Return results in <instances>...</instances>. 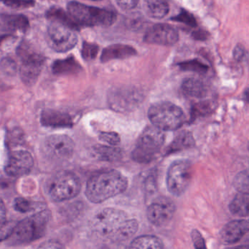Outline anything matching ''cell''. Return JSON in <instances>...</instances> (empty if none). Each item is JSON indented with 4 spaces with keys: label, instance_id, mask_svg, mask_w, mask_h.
Here are the masks:
<instances>
[{
    "label": "cell",
    "instance_id": "obj_1",
    "mask_svg": "<svg viewBox=\"0 0 249 249\" xmlns=\"http://www.w3.org/2000/svg\"><path fill=\"white\" fill-rule=\"evenodd\" d=\"M128 180L121 172L107 170L93 175L86 187V196L93 203H101L125 192Z\"/></svg>",
    "mask_w": 249,
    "mask_h": 249
},
{
    "label": "cell",
    "instance_id": "obj_2",
    "mask_svg": "<svg viewBox=\"0 0 249 249\" xmlns=\"http://www.w3.org/2000/svg\"><path fill=\"white\" fill-rule=\"evenodd\" d=\"M52 213L43 210L17 222L11 237L8 239L11 246L27 244L39 240L46 234Z\"/></svg>",
    "mask_w": 249,
    "mask_h": 249
},
{
    "label": "cell",
    "instance_id": "obj_3",
    "mask_svg": "<svg viewBox=\"0 0 249 249\" xmlns=\"http://www.w3.org/2000/svg\"><path fill=\"white\" fill-rule=\"evenodd\" d=\"M68 14L74 22L81 27H108L116 19L113 11L103 8L89 6L80 2H71L68 5Z\"/></svg>",
    "mask_w": 249,
    "mask_h": 249
},
{
    "label": "cell",
    "instance_id": "obj_4",
    "mask_svg": "<svg viewBox=\"0 0 249 249\" xmlns=\"http://www.w3.org/2000/svg\"><path fill=\"white\" fill-rule=\"evenodd\" d=\"M21 61L20 76L23 83L32 87L37 82L46 62V58L31 43L23 40L17 49Z\"/></svg>",
    "mask_w": 249,
    "mask_h": 249
},
{
    "label": "cell",
    "instance_id": "obj_5",
    "mask_svg": "<svg viewBox=\"0 0 249 249\" xmlns=\"http://www.w3.org/2000/svg\"><path fill=\"white\" fill-rule=\"evenodd\" d=\"M148 116L153 126L163 131L177 130L186 122L183 110L170 102L153 105L148 110Z\"/></svg>",
    "mask_w": 249,
    "mask_h": 249
},
{
    "label": "cell",
    "instance_id": "obj_6",
    "mask_svg": "<svg viewBox=\"0 0 249 249\" xmlns=\"http://www.w3.org/2000/svg\"><path fill=\"white\" fill-rule=\"evenodd\" d=\"M164 141V131L154 126H147L138 138L132 153V159L138 163L151 162L160 152Z\"/></svg>",
    "mask_w": 249,
    "mask_h": 249
},
{
    "label": "cell",
    "instance_id": "obj_7",
    "mask_svg": "<svg viewBox=\"0 0 249 249\" xmlns=\"http://www.w3.org/2000/svg\"><path fill=\"white\" fill-rule=\"evenodd\" d=\"M81 183L77 175L68 170L58 172L48 184L49 197L55 202L70 200L79 195Z\"/></svg>",
    "mask_w": 249,
    "mask_h": 249
},
{
    "label": "cell",
    "instance_id": "obj_8",
    "mask_svg": "<svg viewBox=\"0 0 249 249\" xmlns=\"http://www.w3.org/2000/svg\"><path fill=\"white\" fill-rule=\"evenodd\" d=\"M192 164L188 160H176L169 167L167 174V188L175 196L183 195L192 180Z\"/></svg>",
    "mask_w": 249,
    "mask_h": 249
},
{
    "label": "cell",
    "instance_id": "obj_9",
    "mask_svg": "<svg viewBox=\"0 0 249 249\" xmlns=\"http://www.w3.org/2000/svg\"><path fill=\"white\" fill-rule=\"evenodd\" d=\"M127 218V215L122 210L106 208L96 213L91 220L93 231L103 237H110L118 227Z\"/></svg>",
    "mask_w": 249,
    "mask_h": 249
},
{
    "label": "cell",
    "instance_id": "obj_10",
    "mask_svg": "<svg viewBox=\"0 0 249 249\" xmlns=\"http://www.w3.org/2000/svg\"><path fill=\"white\" fill-rule=\"evenodd\" d=\"M48 43L55 52H68L78 43L76 31L59 23L50 21L48 27Z\"/></svg>",
    "mask_w": 249,
    "mask_h": 249
},
{
    "label": "cell",
    "instance_id": "obj_11",
    "mask_svg": "<svg viewBox=\"0 0 249 249\" xmlns=\"http://www.w3.org/2000/svg\"><path fill=\"white\" fill-rule=\"evenodd\" d=\"M44 146L48 156L58 161L69 160L75 150L73 141L66 135H51L45 141Z\"/></svg>",
    "mask_w": 249,
    "mask_h": 249
},
{
    "label": "cell",
    "instance_id": "obj_12",
    "mask_svg": "<svg viewBox=\"0 0 249 249\" xmlns=\"http://www.w3.org/2000/svg\"><path fill=\"white\" fill-rule=\"evenodd\" d=\"M176 205L168 198L160 197L151 202L147 209L148 221L154 225L160 227L167 224L174 215Z\"/></svg>",
    "mask_w": 249,
    "mask_h": 249
},
{
    "label": "cell",
    "instance_id": "obj_13",
    "mask_svg": "<svg viewBox=\"0 0 249 249\" xmlns=\"http://www.w3.org/2000/svg\"><path fill=\"white\" fill-rule=\"evenodd\" d=\"M142 96L135 89H119L110 93L108 97L110 107L118 111H127L138 106Z\"/></svg>",
    "mask_w": 249,
    "mask_h": 249
},
{
    "label": "cell",
    "instance_id": "obj_14",
    "mask_svg": "<svg viewBox=\"0 0 249 249\" xmlns=\"http://www.w3.org/2000/svg\"><path fill=\"white\" fill-rule=\"evenodd\" d=\"M34 166V159L27 151H13L8 157L5 171L11 177H20L28 174Z\"/></svg>",
    "mask_w": 249,
    "mask_h": 249
},
{
    "label": "cell",
    "instance_id": "obj_15",
    "mask_svg": "<svg viewBox=\"0 0 249 249\" xmlns=\"http://www.w3.org/2000/svg\"><path fill=\"white\" fill-rule=\"evenodd\" d=\"M179 39L176 29L165 24H158L151 27L145 33L143 40L148 44L173 46Z\"/></svg>",
    "mask_w": 249,
    "mask_h": 249
},
{
    "label": "cell",
    "instance_id": "obj_16",
    "mask_svg": "<svg viewBox=\"0 0 249 249\" xmlns=\"http://www.w3.org/2000/svg\"><path fill=\"white\" fill-rule=\"evenodd\" d=\"M247 220H234L227 223L220 231L221 240L227 244H232L240 241L249 231Z\"/></svg>",
    "mask_w": 249,
    "mask_h": 249
},
{
    "label": "cell",
    "instance_id": "obj_17",
    "mask_svg": "<svg viewBox=\"0 0 249 249\" xmlns=\"http://www.w3.org/2000/svg\"><path fill=\"white\" fill-rule=\"evenodd\" d=\"M40 122L48 127L68 128L73 125V121L69 113L51 109L42 112Z\"/></svg>",
    "mask_w": 249,
    "mask_h": 249
},
{
    "label": "cell",
    "instance_id": "obj_18",
    "mask_svg": "<svg viewBox=\"0 0 249 249\" xmlns=\"http://www.w3.org/2000/svg\"><path fill=\"white\" fill-rule=\"evenodd\" d=\"M137 51L132 46L124 44H113L107 46L102 52L100 60L103 63L113 60L124 59L136 56Z\"/></svg>",
    "mask_w": 249,
    "mask_h": 249
},
{
    "label": "cell",
    "instance_id": "obj_19",
    "mask_svg": "<svg viewBox=\"0 0 249 249\" xmlns=\"http://www.w3.org/2000/svg\"><path fill=\"white\" fill-rule=\"evenodd\" d=\"M1 28L11 31H21L25 33L30 29V21L24 15L0 14Z\"/></svg>",
    "mask_w": 249,
    "mask_h": 249
},
{
    "label": "cell",
    "instance_id": "obj_20",
    "mask_svg": "<svg viewBox=\"0 0 249 249\" xmlns=\"http://www.w3.org/2000/svg\"><path fill=\"white\" fill-rule=\"evenodd\" d=\"M52 72L55 75H73L82 71L79 62L72 56L65 59H58L52 65Z\"/></svg>",
    "mask_w": 249,
    "mask_h": 249
},
{
    "label": "cell",
    "instance_id": "obj_21",
    "mask_svg": "<svg viewBox=\"0 0 249 249\" xmlns=\"http://www.w3.org/2000/svg\"><path fill=\"white\" fill-rule=\"evenodd\" d=\"M181 89L185 95L192 98H204L208 94L206 86L198 78H190L185 80Z\"/></svg>",
    "mask_w": 249,
    "mask_h": 249
},
{
    "label": "cell",
    "instance_id": "obj_22",
    "mask_svg": "<svg viewBox=\"0 0 249 249\" xmlns=\"http://www.w3.org/2000/svg\"><path fill=\"white\" fill-rule=\"evenodd\" d=\"M139 224L136 219L126 218L122 224L118 227L113 233L110 240L115 242H124L133 237L138 231Z\"/></svg>",
    "mask_w": 249,
    "mask_h": 249
},
{
    "label": "cell",
    "instance_id": "obj_23",
    "mask_svg": "<svg viewBox=\"0 0 249 249\" xmlns=\"http://www.w3.org/2000/svg\"><path fill=\"white\" fill-rule=\"evenodd\" d=\"M195 144V138L192 132L189 131H182L169 145L166 151V154H173L178 151L188 149L193 147Z\"/></svg>",
    "mask_w": 249,
    "mask_h": 249
},
{
    "label": "cell",
    "instance_id": "obj_24",
    "mask_svg": "<svg viewBox=\"0 0 249 249\" xmlns=\"http://www.w3.org/2000/svg\"><path fill=\"white\" fill-rule=\"evenodd\" d=\"M46 18L50 21H55L70 27L72 30L78 31L80 27L74 22L69 14L65 12L62 8L58 7H52L46 12Z\"/></svg>",
    "mask_w": 249,
    "mask_h": 249
},
{
    "label": "cell",
    "instance_id": "obj_25",
    "mask_svg": "<svg viewBox=\"0 0 249 249\" xmlns=\"http://www.w3.org/2000/svg\"><path fill=\"white\" fill-rule=\"evenodd\" d=\"M249 192H239L230 205L231 213L240 217L249 215Z\"/></svg>",
    "mask_w": 249,
    "mask_h": 249
},
{
    "label": "cell",
    "instance_id": "obj_26",
    "mask_svg": "<svg viewBox=\"0 0 249 249\" xmlns=\"http://www.w3.org/2000/svg\"><path fill=\"white\" fill-rule=\"evenodd\" d=\"M129 248L132 249H160L164 248V243L161 239L154 235H142L134 239Z\"/></svg>",
    "mask_w": 249,
    "mask_h": 249
},
{
    "label": "cell",
    "instance_id": "obj_27",
    "mask_svg": "<svg viewBox=\"0 0 249 249\" xmlns=\"http://www.w3.org/2000/svg\"><path fill=\"white\" fill-rule=\"evenodd\" d=\"M169 9L166 0H146L147 13L151 18L161 19L167 15Z\"/></svg>",
    "mask_w": 249,
    "mask_h": 249
},
{
    "label": "cell",
    "instance_id": "obj_28",
    "mask_svg": "<svg viewBox=\"0 0 249 249\" xmlns=\"http://www.w3.org/2000/svg\"><path fill=\"white\" fill-rule=\"evenodd\" d=\"M96 154L101 160L104 161H114L120 157L121 151L115 146H101L95 148Z\"/></svg>",
    "mask_w": 249,
    "mask_h": 249
},
{
    "label": "cell",
    "instance_id": "obj_29",
    "mask_svg": "<svg viewBox=\"0 0 249 249\" xmlns=\"http://www.w3.org/2000/svg\"><path fill=\"white\" fill-rule=\"evenodd\" d=\"M178 65L183 71H191V72H197L199 74L206 73L208 71V66L197 59L180 62Z\"/></svg>",
    "mask_w": 249,
    "mask_h": 249
},
{
    "label": "cell",
    "instance_id": "obj_30",
    "mask_svg": "<svg viewBox=\"0 0 249 249\" xmlns=\"http://www.w3.org/2000/svg\"><path fill=\"white\" fill-rule=\"evenodd\" d=\"M17 221L13 220H3L0 221V243L8 240L17 225Z\"/></svg>",
    "mask_w": 249,
    "mask_h": 249
},
{
    "label": "cell",
    "instance_id": "obj_31",
    "mask_svg": "<svg viewBox=\"0 0 249 249\" xmlns=\"http://www.w3.org/2000/svg\"><path fill=\"white\" fill-rule=\"evenodd\" d=\"M99 52V46L94 43L84 42L81 49V56L86 61L93 60L97 57Z\"/></svg>",
    "mask_w": 249,
    "mask_h": 249
},
{
    "label": "cell",
    "instance_id": "obj_32",
    "mask_svg": "<svg viewBox=\"0 0 249 249\" xmlns=\"http://www.w3.org/2000/svg\"><path fill=\"white\" fill-rule=\"evenodd\" d=\"M249 173L247 170L237 175L234 180V186L239 192H249Z\"/></svg>",
    "mask_w": 249,
    "mask_h": 249
},
{
    "label": "cell",
    "instance_id": "obj_33",
    "mask_svg": "<svg viewBox=\"0 0 249 249\" xmlns=\"http://www.w3.org/2000/svg\"><path fill=\"white\" fill-rule=\"evenodd\" d=\"M4 5L14 9H25L34 7L35 0H0Z\"/></svg>",
    "mask_w": 249,
    "mask_h": 249
},
{
    "label": "cell",
    "instance_id": "obj_34",
    "mask_svg": "<svg viewBox=\"0 0 249 249\" xmlns=\"http://www.w3.org/2000/svg\"><path fill=\"white\" fill-rule=\"evenodd\" d=\"M172 20L178 22L183 23L191 27H196V21L194 16L185 10H181L180 14L172 18Z\"/></svg>",
    "mask_w": 249,
    "mask_h": 249
},
{
    "label": "cell",
    "instance_id": "obj_35",
    "mask_svg": "<svg viewBox=\"0 0 249 249\" xmlns=\"http://www.w3.org/2000/svg\"><path fill=\"white\" fill-rule=\"evenodd\" d=\"M0 68L1 71L7 75H14L17 73L18 67L17 62L14 59L10 57H5L0 62Z\"/></svg>",
    "mask_w": 249,
    "mask_h": 249
},
{
    "label": "cell",
    "instance_id": "obj_36",
    "mask_svg": "<svg viewBox=\"0 0 249 249\" xmlns=\"http://www.w3.org/2000/svg\"><path fill=\"white\" fill-rule=\"evenodd\" d=\"M102 142L109 144L112 146H116L120 143V136L119 134L115 132H103L100 134L99 136Z\"/></svg>",
    "mask_w": 249,
    "mask_h": 249
},
{
    "label": "cell",
    "instance_id": "obj_37",
    "mask_svg": "<svg viewBox=\"0 0 249 249\" xmlns=\"http://www.w3.org/2000/svg\"><path fill=\"white\" fill-rule=\"evenodd\" d=\"M14 207L16 211L22 213L30 212L33 210V203L23 197L17 198L14 201Z\"/></svg>",
    "mask_w": 249,
    "mask_h": 249
},
{
    "label": "cell",
    "instance_id": "obj_38",
    "mask_svg": "<svg viewBox=\"0 0 249 249\" xmlns=\"http://www.w3.org/2000/svg\"><path fill=\"white\" fill-rule=\"evenodd\" d=\"M212 110V105L208 101L201 102V103H197L192 108L193 112H195V114L197 115V116L208 114Z\"/></svg>",
    "mask_w": 249,
    "mask_h": 249
},
{
    "label": "cell",
    "instance_id": "obj_39",
    "mask_svg": "<svg viewBox=\"0 0 249 249\" xmlns=\"http://www.w3.org/2000/svg\"><path fill=\"white\" fill-rule=\"evenodd\" d=\"M191 236H192L194 246L196 249H205L206 248L203 237L197 230H194L192 231Z\"/></svg>",
    "mask_w": 249,
    "mask_h": 249
},
{
    "label": "cell",
    "instance_id": "obj_40",
    "mask_svg": "<svg viewBox=\"0 0 249 249\" xmlns=\"http://www.w3.org/2000/svg\"><path fill=\"white\" fill-rule=\"evenodd\" d=\"M140 0H116L119 8L125 11H129L135 8L138 5Z\"/></svg>",
    "mask_w": 249,
    "mask_h": 249
},
{
    "label": "cell",
    "instance_id": "obj_41",
    "mask_svg": "<svg viewBox=\"0 0 249 249\" xmlns=\"http://www.w3.org/2000/svg\"><path fill=\"white\" fill-rule=\"evenodd\" d=\"M192 37L195 40L205 41V40H208V37H209V33L205 30L199 29V30H195L192 33Z\"/></svg>",
    "mask_w": 249,
    "mask_h": 249
},
{
    "label": "cell",
    "instance_id": "obj_42",
    "mask_svg": "<svg viewBox=\"0 0 249 249\" xmlns=\"http://www.w3.org/2000/svg\"><path fill=\"white\" fill-rule=\"evenodd\" d=\"M245 56H246V51H245L244 47L241 45L236 46L234 52H233V56H234V59L237 62H242L244 59Z\"/></svg>",
    "mask_w": 249,
    "mask_h": 249
},
{
    "label": "cell",
    "instance_id": "obj_43",
    "mask_svg": "<svg viewBox=\"0 0 249 249\" xmlns=\"http://www.w3.org/2000/svg\"><path fill=\"white\" fill-rule=\"evenodd\" d=\"M40 247L45 248V249H49V248H53V249H56V248H62L63 246H62L60 243L53 240L46 242L44 244L41 245Z\"/></svg>",
    "mask_w": 249,
    "mask_h": 249
},
{
    "label": "cell",
    "instance_id": "obj_44",
    "mask_svg": "<svg viewBox=\"0 0 249 249\" xmlns=\"http://www.w3.org/2000/svg\"><path fill=\"white\" fill-rule=\"evenodd\" d=\"M6 218V207L3 201L0 199V221H3Z\"/></svg>",
    "mask_w": 249,
    "mask_h": 249
},
{
    "label": "cell",
    "instance_id": "obj_45",
    "mask_svg": "<svg viewBox=\"0 0 249 249\" xmlns=\"http://www.w3.org/2000/svg\"><path fill=\"white\" fill-rule=\"evenodd\" d=\"M9 37H11V35H5V36H0V45L2 44Z\"/></svg>",
    "mask_w": 249,
    "mask_h": 249
},
{
    "label": "cell",
    "instance_id": "obj_46",
    "mask_svg": "<svg viewBox=\"0 0 249 249\" xmlns=\"http://www.w3.org/2000/svg\"><path fill=\"white\" fill-rule=\"evenodd\" d=\"M92 1H100V0H92Z\"/></svg>",
    "mask_w": 249,
    "mask_h": 249
}]
</instances>
